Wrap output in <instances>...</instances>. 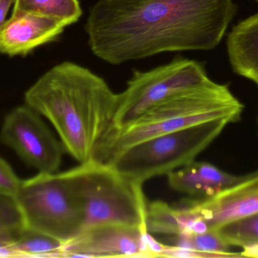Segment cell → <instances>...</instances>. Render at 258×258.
<instances>
[{"instance_id": "obj_6", "label": "cell", "mask_w": 258, "mask_h": 258, "mask_svg": "<svg viewBox=\"0 0 258 258\" xmlns=\"http://www.w3.org/2000/svg\"><path fill=\"white\" fill-rule=\"evenodd\" d=\"M15 198L28 228L63 244L83 230V211L68 171L39 173L21 180Z\"/></svg>"}, {"instance_id": "obj_12", "label": "cell", "mask_w": 258, "mask_h": 258, "mask_svg": "<svg viewBox=\"0 0 258 258\" xmlns=\"http://www.w3.org/2000/svg\"><path fill=\"white\" fill-rule=\"evenodd\" d=\"M247 175L227 174L212 164L192 162L167 175L170 188L199 199H209L243 180Z\"/></svg>"}, {"instance_id": "obj_7", "label": "cell", "mask_w": 258, "mask_h": 258, "mask_svg": "<svg viewBox=\"0 0 258 258\" xmlns=\"http://www.w3.org/2000/svg\"><path fill=\"white\" fill-rule=\"evenodd\" d=\"M210 81L202 64L181 57L150 71H135L126 89L118 94L110 131L125 127L159 101Z\"/></svg>"}, {"instance_id": "obj_14", "label": "cell", "mask_w": 258, "mask_h": 258, "mask_svg": "<svg viewBox=\"0 0 258 258\" xmlns=\"http://www.w3.org/2000/svg\"><path fill=\"white\" fill-rule=\"evenodd\" d=\"M196 218L183 204L173 207L162 201L147 204L146 226L149 233L177 236L191 235Z\"/></svg>"}, {"instance_id": "obj_5", "label": "cell", "mask_w": 258, "mask_h": 258, "mask_svg": "<svg viewBox=\"0 0 258 258\" xmlns=\"http://www.w3.org/2000/svg\"><path fill=\"white\" fill-rule=\"evenodd\" d=\"M231 121L213 120L143 141L104 162L136 183L183 168L196 160Z\"/></svg>"}, {"instance_id": "obj_17", "label": "cell", "mask_w": 258, "mask_h": 258, "mask_svg": "<svg viewBox=\"0 0 258 258\" xmlns=\"http://www.w3.org/2000/svg\"><path fill=\"white\" fill-rule=\"evenodd\" d=\"M215 230L230 246L243 248L257 243L258 213L227 223Z\"/></svg>"}, {"instance_id": "obj_15", "label": "cell", "mask_w": 258, "mask_h": 258, "mask_svg": "<svg viewBox=\"0 0 258 258\" xmlns=\"http://www.w3.org/2000/svg\"><path fill=\"white\" fill-rule=\"evenodd\" d=\"M63 244L48 235L24 227L14 239V257H63Z\"/></svg>"}, {"instance_id": "obj_8", "label": "cell", "mask_w": 258, "mask_h": 258, "mask_svg": "<svg viewBox=\"0 0 258 258\" xmlns=\"http://www.w3.org/2000/svg\"><path fill=\"white\" fill-rule=\"evenodd\" d=\"M0 141L39 173H56L63 149L42 116L25 105L15 108L5 118Z\"/></svg>"}, {"instance_id": "obj_19", "label": "cell", "mask_w": 258, "mask_h": 258, "mask_svg": "<svg viewBox=\"0 0 258 258\" xmlns=\"http://www.w3.org/2000/svg\"><path fill=\"white\" fill-rule=\"evenodd\" d=\"M194 249L213 254L216 257H242L241 253H234L230 245L226 243L215 230H209L202 234L191 235Z\"/></svg>"}, {"instance_id": "obj_23", "label": "cell", "mask_w": 258, "mask_h": 258, "mask_svg": "<svg viewBox=\"0 0 258 258\" xmlns=\"http://www.w3.org/2000/svg\"><path fill=\"white\" fill-rule=\"evenodd\" d=\"M257 126H258V117H257Z\"/></svg>"}, {"instance_id": "obj_21", "label": "cell", "mask_w": 258, "mask_h": 258, "mask_svg": "<svg viewBox=\"0 0 258 258\" xmlns=\"http://www.w3.org/2000/svg\"><path fill=\"white\" fill-rule=\"evenodd\" d=\"M15 0H0V29L6 23V17Z\"/></svg>"}, {"instance_id": "obj_1", "label": "cell", "mask_w": 258, "mask_h": 258, "mask_svg": "<svg viewBox=\"0 0 258 258\" xmlns=\"http://www.w3.org/2000/svg\"><path fill=\"white\" fill-rule=\"evenodd\" d=\"M235 9L233 0H98L85 30L93 54L118 65L167 51L213 49Z\"/></svg>"}, {"instance_id": "obj_16", "label": "cell", "mask_w": 258, "mask_h": 258, "mask_svg": "<svg viewBox=\"0 0 258 258\" xmlns=\"http://www.w3.org/2000/svg\"><path fill=\"white\" fill-rule=\"evenodd\" d=\"M13 11L52 18L65 27L77 22L83 15L79 0H15Z\"/></svg>"}, {"instance_id": "obj_9", "label": "cell", "mask_w": 258, "mask_h": 258, "mask_svg": "<svg viewBox=\"0 0 258 258\" xmlns=\"http://www.w3.org/2000/svg\"><path fill=\"white\" fill-rule=\"evenodd\" d=\"M147 233V230L118 224L89 227L63 244V257H150Z\"/></svg>"}, {"instance_id": "obj_22", "label": "cell", "mask_w": 258, "mask_h": 258, "mask_svg": "<svg viewBox=\"0 0 258 258\" xmlns=\"http://www.w3.org/2000/svg\"><path fill=\"white\" fill-rule=\"evenodd\" d=\"M241 255L242 257H258V242L243 247Z\"/></svg>"}, {"instance_id": "obj_4", "label": "cell", "mask_w": 258, "mask_h": 258, "mask_svg": "<svg viewBox=\"0 0 258 258\" xmlns=\"http://www.w3.org/2000/svg\"><path fill=\"white\" fill-rule=\"evenodd\" d=\"M68 172L83 211V230L103 224L147 230V204L143 184L93 159Z\"/></svg>"}, {"instance_id": "obj_24", "label": "cell", "mask_w": 258, "mask_h": 258, "mask_svg": "<svg viewBox=\"0 0 258 258\" xmlns=\"http://www.w3.org/2000/svg\"><path fill=\"white\" fill-rule=\"evenodd\" d=\"M257 1L258 2V0H257Z\"/></svg>"}, {"instance_id": "obj_2", "label": "cell", "mask_w": 258, "mask_h": 258, "mask_svg": "<svg viewBox=\"0 0 258 258\" xmlns=\"http://www.w3.org/2000/svg\"><path fill=\"white\" fill-rule=\"evenodd\" d=\"M25 103L52 124L65 152L79 164L93 159L113 127L118 94L88 68L64 62L42 76Z\"/></svg>"}, {"instance_id": "obj_20", "label": "cell", "mask_w": 258, "mask_h": 258, "mask_svg": "<svg viewBox=\"0 0 258 258\" xmlns=\"http://www.w3.org/2000/svg\"><path fill=\"white\" fill-rule=\"evenodd\" d=\"M21 180L10 165L0 158V195L15 198L19 191Z\"/></svg>"}, {"instance_id": "obj_18", "label": "cell", "mask_w": 258, "mask_h": 258, "mask_svg": "<svg viewBox=\"0 0 258 258\" xmlns=\"http://www.w3.org/2000/svg\"><path fill=\"white\" fill-rule=\"evenodd\" d=\"M24 227V217L16 199L0 195V238H15Z\"/></svg>"}, {"instance_id": "obj_3", "label": "cell", "mask_w": 258, "mask_h": 258, "mask_svg": "<svg viewBox=\"0 0 258 258\" xmlns=\"http://www.w3.org/2000/svg\"><path fill=\"white\" fill-rule=\"evenodd\" d=\"M243 109L227 85L211 80L159 101L125 127L110 131L93 160L106 162L143 141L207 121L227 118L237 122Z\"/></svg>"}, {"instance_id": "obj_11", "label": "cell", "mask_w": 258, "mask_h": 258, "mask_svg": "<svg viewBox=\"0 0 258 258\" xmlns=\"http://www.w3.org/2000/svg\"><path fill=\"white\" fill-rule=\"evenodd\" d=\"M57 20L35 14L13 11L0 29V53L24 56L57 39L65 28Z\"/></svg>"}, {"instance_id": "obj_13", "label": "cell", "mask_w": 258, "mask_h": 258, "mask_svg": "<svg viewBox=\"0 0 258 258\" xmlns=\"http://www.w3.org/2000/svg\"><path fill=\"white\" fill-rule=\"evenodd\" d=\"M227 49L233 71L258 87V13L233 27Z\"/></svg>"}, {"instance_id": "obj_10", "label": "cell", "mask_w": 258, "mask_h": 258, "mask_svg": "<svg viewBox=\"0 0 258 258\" xmlns=\"http://www.w3.org/2000/svg\"><path fill=\"white\" fill-rule=\"evenodd\" d=\"M196 218L207 224L209 230L258 213V171L247 174L237 184L209 199L183 201Z\"/></svg>"}]
</instances>
